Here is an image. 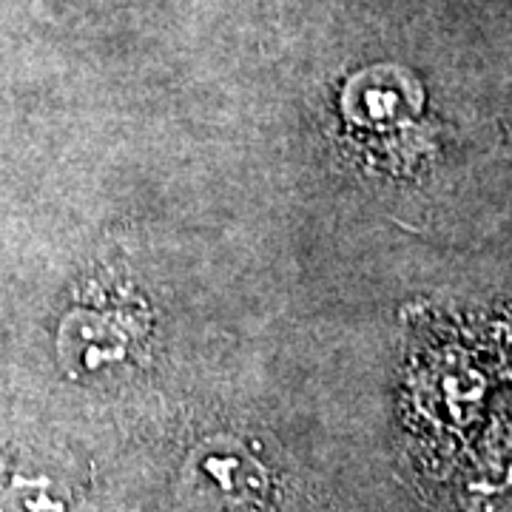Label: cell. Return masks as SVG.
Masks as SVG:
<instances>
[{
    "instance_id": "6da1fadb",
    "label": "cell",
    "mask_w": 512,
    "mask_h": 512,
    "mask_svg": "<svg viewBox=\"0 0 512 512\" xmlns=\"http://www.w3.org/2000/svg\"><path fill=\"white\" fill-rule=\"evenodd\" d=\"M421 103V83L402 66L365 69L350 80L345 92V114L359 126H404L419 117Z\"/></svg>"
},
{
    "instance_id": "7a4b0ae2",
    "label": "cell",
    "mask_w": 512,
    "mask_h": 512,
    "mask_svg": "<svg viewBox=\"0 0 512 512\" xmlns=\"http://www.w3.org/2000/svg\"><path fill=\"white\" fill-rule=\"evenodd\" d=\"M188 490L208 512H237L262 493V470L239 447H202L188 467Z\"/></svg>"
}]
</instances>
